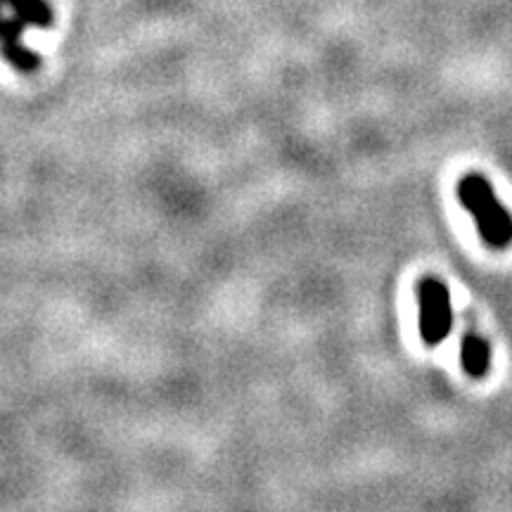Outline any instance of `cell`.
Returning a JSON list of instances; mask_svg holds the SVG:
<instances>
[{"label": "cell", "mask_w": 512, "mask_h": 512, "mask_svg": "<svg viewBox=\"0 0 512 512\" xmlns=\"http://www.w3.org/2000/svg\"><path fill=\"white\" fill-rule=\"evenodd\" d=\"M53 24L55 12L48 0H0V55L17 72L34 74L41 69V55L24 46V34Z\"/></svg>", "instance_id": "obj_1"}, {"label": "cell", "mask_w": 512, "mask_h": 512, "mask_svg": "<svg viewBox=\"0 0 512 512\" xmlns=\"http://www.w3.org/2000/svg\"><path fill=\"white\" fill-rule=\"evenodd\" d=\"M458 197L475 219L479 235H482L486 245L494 249H505L512 245V216L484 176L467 174L460 178Z\"/></svg>", "instance_id": "obj_2"}, {"label": "cell", "mask_w": 512, "mask_h": 512, "mask_svg": "<svg viewBox=\"0 0 512 512\" xmlns=\"http://www.w3.org/2000/svg\"><path fill=\"white\" fill-rule=\"evenodd\" d=\"M420 335L427 347H439L453 325L451 294L439 278H422L418 285Z\"/></svg>", "instance_id": "obj_3"}, {"label": "cell", "mask_w": 512, "mask_h": 512, "mask_svg": "<svg viewBox=\"0 0 512 512\" xmlns=\"http://www.w3.org/2000/svg\"><path fill=\"white\" fill-rule=\"evenodd\" d=\"M460 358H463L465 373L475 380L489 375L491 370V347L489 342L477 332H467L463 339V347H460Z\"/></svg>", "instance_id": "obj_4"}]
</instances>
